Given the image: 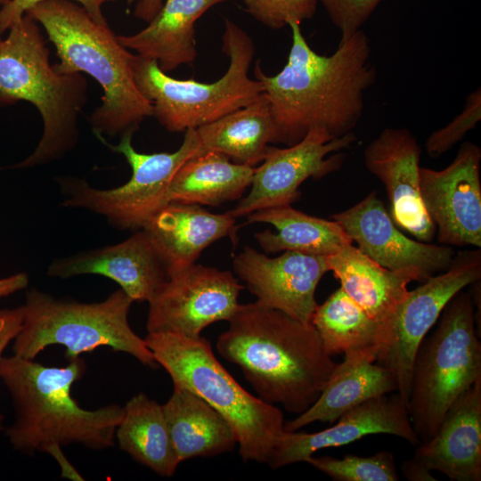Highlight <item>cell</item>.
Instances as JSON below:
<instances>
[{"label":"cell","instance_id":"cell-11","mask_svg":"<svg viewBox=\"0 0 481 481\" xmlns=\"http://www.w3.org/2000/svg\"><path fill=\"white\" fill-rule=\"evenodd\" d=\"M480 278L481 249L460 251L446 270L409 290L384 326V341L376 362L392 371L397 381L396 393L406 406L413 362L421 341L448 302Z\"/></svg>","mask_w":481,"mask_h":481},{"label":"cell","instance_id":"cell-22","mask_svg":"<svg viewBox=\"0 0 481 481\" xmlns=\"http://www.w3.org/2000/svg\"><path fill=\"white\" fill-rule=\"evenodd\" d=\"M344 354V361L336 364L316 401L298 417L285 422V431H298L316 421L334 423L354 407L397 391L392 371L374 363L377 349H356Z\"/></svg>","mask_w":481,"mask_h":481},{"label":"cell","instance_id":"cell-7","mask_svg":"<svg viewBox=\"0 0 481 481\" xmlns=\"http://www.w3.org/2000/svg\"><path fill=\"white\" fill-rule=\"evenodd\" d=\"M222 51L229 58L225 73L207 83L176 79L163 72L155 60L135 54L133 71L141 93L151 102L152 116L172 133L196 129L257 100L262 84L249 70L255 55L249 34L224 19Z\"/></svg>","mask_w":481,"mask_h":481},{"label":"cell","instance_id":"cell-19","mask_svg":"<svg viewBox=\"0 0 481 481\" xmlns=\"http://www.w3.org/2000/svg\"><path fill=\"white\" fill-rule=\"evenodd\" d=\"M51 277L99 274L116 281L135 302H149L167 279V270L143 229L118 244L53 261Z\"/></svg>","mask_w":481,"mask_h":481},{"label":"cell","instance_id":"cell-10","mask_svg":"<svg viewBox=\"0 0 481 481\" xmlns=\"http://www.w3.org/2000/svg\"><path fill=\"white\" fill-rule=\"evenodd\" d=\"M134 132L121 135L117 145L96 136L115 152L122 154L132 169L130 179L109 190L90 186L83 180L61 183L66 194L63 206L81 208L105 216L121 229L140 230L169 203L168 190L174 175L191 157L200 152L196 129L184 132L181 146L173 152L141 153L132 144Z\"/></svg>","mask_w":481,"mask_h":481},{"label":"cell","instance_id":"cell-4","mask_svg":"<svg viewBox=\"0 0 481 481\" xmlns=\"http://www.w3.org/2000/svg\"><path fill=\"white\" fill-rule=\"evenodd\" d=\"M45 30L57 51L61 74L87 73L102 88V104L89 121L95 135L116 136L135 132L152 117L151 102L139 90L133 54L108 24L95 21L72 0H45L27 12Z\"/></svg>","mask_w":481,"mask_h":481},{"label":"cell","instance_id":"cell-37","mask_svg":"<svg viewBox=\"0 0 481 481\" xmlns=\"http://www.w3.org/2000/svg\"><path fill=\"white\" fill-rule=\"evenodd\" d=\"M401 471L404 477L410 481H434L436 478L421 462L412 459L406 460L401 466Z\"/></svg>","mask_w":481,"mask_h":481},{"label":"cell","instance_id":"cell-33","mask_svg":"<svg viewBox=\"0 0 481 481\" xmlns=\"http://www.w3.org/2000/svg\"><path fill=\"white\" fill-rule=\"evenodd\" d=\"M246 11L265 26L280 29L314 17L317 0H243Z\"/></svg>","mask_w":481,"mask_h":481},{"label":"cell","instance_id":"cell-26","mask_svg":"<svg viewBox=\"0 0 481 481\" xmlns=\"http://www.w3.org/2000/svg\"><path fill=\"white\" fill-rule=\"evenodd\" d=\"M265 223L275 232H257L255 239L266 253L296 251L329 257L353 243L335 220L307 215L290 205L263 208L247 216V224Z\"/></svg>","mask_w":481,"mask_h":481},{"label":"cell","instance_id":"cell-2","mask_svg":"<svg viewBox=\"0 0 481 481\" xmlns=\"http://www.w3.org/2000/svg\"><path fill=\"white\" fill-rule=\"evenodd\" d=\"M217 338V353L237 365L263 401L298 415L319 397L336 363L311 323L257 301L239 306Z\"/></svg>","mask_w":481,"mask_h":481},{"label":"cell","instance_id":"cell-36","mask_svg":"<svg viewBox=\"0 0 481 481\" xmlns=\"http://www.w3.org/2000/svg\"><path fill=\"white\" fill-rule=\"evenodd\" d=\"M23 306L0 310V359L7 345L15 338L21 329ZM4 416L0 413V430L3 428Z\"/></svg>","mask_w":481,"mask_h":481},{"label":"cell","instance_id":"cell-27","mask_svg":"<svg viewBox=\"0 0 481 481\" xmlns=\"http://www.w3.org/2000/svg\"><path fill=\"white\" fill-rule=\"evenodd\" d=\"M200 152L215 151L236 164L255 167L273 143L274 123L263 94L257 100L196 128Z\"/></svg>","mask_w":481,"mask_h":481},{"label":"cell","instance_id":"cell-1","mask_svg":"<svg viewBox=\"0 0 481 481\" xmlns=\"http://www.w3.org/2000/svg\"><path fill=\"white\" fill-rule=\"evenodd\" d=\"M288 26L291 46L281 70L269 76L259 61L254 69L270 103L273 143L292 145L314 127L335 137L353 132L364 111L365 93L377 78L367 35L358 29L340 37L331 54L322 55L311 48L300 23Z\"/></svg>","mask_w":481,"mask_h":481},{"label":"cell","instance_id":"cell-18","mask_svg":"<svg viewBox=\"0 0 481 481\" xmlns=\"http://www.w3.org/2000/svg\"><path fill=\"white\" fill-rule=\"evenodd\" d=\"M336 423L314 433L284 431L267 465L276 469L305 461L319 450L346 445L363 436L387 434L418 445L406 404L396 392L371 398L341 415Z\"/></svg>","mask_w":481,"mask_h":481},{"label":"cell","instance_id":"cell-5","mask_svg":"<svg viewBox=\"0 0 481 481\" xmlns=\"http://www.w3.org/2000/svg\"><path fill=\"white\" fill-rule=\"evenodd\" d=\"M38 23L25 13L0 37V105L20 101L40 112L43 135L34 152L13 168L53 160L72 149L78 137L77 119L87 101L81 73L61 74L50 64V52Z\"/></svg>","mask_w":481,"mask_h":481},{"label":"cell","instance_id":"cell-23","mask_svg":"<svg viewBox=\"0 0 481 481\" xmlns=\"http://www.w3.org/2000/svg\"><path fill=\"white\" fill-rule=\"evenodd\" d=\"M230 0H166L148 26L118 36L122 45L155 60L165 72L192 64L197 57L195 22L212 6Z\"/></svg>","mask_w":481,"mask_h":481},{"label":"cell","instance_id":"cell-42","mask_svg":"<svg viewBox=\"0 0 481 481\" xmlns=\"http://www.w3.org/2000/svg\"><path fill=\"white\" fill-rule=\"evenodd\" d=\"M7 1H8V0H0V2L3 3V4H4V3H6Z\"/></svg>","mask_w":481,"mask_h":481},{"label":"cell","instance_id":"cell-31","mask_svg":"<svg viewBox=\"0 0 481 481\" xmlns=\"http://www.w3.org/2000/svg\"><path fill=\"white\" fill-rule=\"evenodd\" d=\"M305 462L335 481L399 480L394 455L389 451H379L369 456L349 454L341 459L312 455Z\"/></svg>","mask_w":481,"mask_h":481},{"label":"cell","instance_id":"cell-17","mask_svg":"<svg viewBox=\"0 0 481 481\" xmlns=\"http://www.w3.org/2000/svg\"><path fill=\"white\" fill-rule=\"evenodd\" d=\"M420 156L409 129L386 127L364 149L363 161L387 190L393 221L418 240L430 242L436 231L420 197Z\"/></svg>","mask_w":481,"mask_h":481},{"label":"cell","instance_id":"cell-34","mask_svg":"<svg viewBox=\"0 0 481 481\" xmlns=\"http://www.w3.org/2000/svg\"><path fill=\"white\" fill-rule=\"evenodd\" d=\"M382 0H317L324 7L341 37H348L367 21Z\"/></svg>","mask_w":481,"mask_h":481},{"label":"cell","instance_id":"cell-6","mask_svg":"<svg viewBox=\"0 0 481 481\" xmlns=\"http://www.w3.org/2000/svg\"><path fill=\"white\" fill-rule=\"evenodd\" d=\"M144 339L174 385L200 396L227 420L243 461L267 464L285 431L281 410L244 389L216 359L206 338L148 332Z\"/></svg>","mask_w":481,"mask_h":481},{"label":"cell","instance_id":"cell-21","mask_svg":"<svg viewBox=\"0 0 481 481\" xmlns=\"http://www.w3.org/2000/svg\"><path fill=\"white\" fill-rule=\"evenodd\" d=\"M143 229L168 276L194 264L213 242L224 237L236 242L237 225L229 212L213 214L200 205L169 202Z\"/></svg>","mask_w":481,"mask_h":481},{"label":"cell","instance_id":"cell-8","mask_svg":"<svg viewBox=\"0 0 481 481\" xmlns=\"http://www.w3.org/2000/svg\"><path fill=\"white\" fill-rule=\"evenodd\" d=\"M421 341L412 366L408 412L420 443L431 438L446 412L481 379V344L469 291H459Z\"/></svg>","mask_w":481,"mask_h":481},{"label":"cell","instance_id":"cell-35","mask_svg":"<svg viewBox=\"0 0 481 481\" xmlns=\"http://www.w3.org/2000/svg\"><path fill=\"white\" fill-rule=\"evenodd\" d=\"M45 0H8L0 9V37L13 23L35 4ZM82 5L91 17L101 24H108L102 14V5L116 0H72Z\"/></svg>","mask_w":481,"mask_h":481},{"label":"cell","instance_id":"cell-25","mask_svg":"<svg viewBox=\"0 0 481 481\" xmlns=\"http://www.w3.org/2000/svg\"><path fill=\"white\" fill-rule=\"evenodd\" d=\"M162 408L180 463L192 458L220 455L238 444L227 420L200 396L183 387L174 385Z\"/></svg>","mask_w":481,"mask_h":481},{"label":"cell","instance_id":"cell-40","mask_svg":"<svg viewBox=\"0 0 481 481\" xmlns=\"http://www.w3.org/2000/svg\"><path fill=\"white\" fill-rule=\"evenodd\" d=\"M163 0H138L135 8V16L145 22H150L159 12Z\"/></svg>","mask_w":481,"mask_h":481},{"label":"cell","instance_id":"cell-13","mask_svg":"<svg viewBox=\"0 0 481 481\" xmlns=\"http://www.w3.org/2000/svg\"><path fill=\"white\" fill-rule=\"evenodd\" d=\"M356 140L354 132L335 137L314 127L292 145L268 146L261 165L255 167L249 192L228 212L236 218L263 208L291 205L300 198L299 186L306 179L322 178L339 169L345 159L341 151Z\"/></svg>","mask_w":481,"mask_h":481},{"label":"cell","instance_id":"cell-41","mask_svg":"<svg viewBox=\"0 0 481 481\" xmlns=\"http://www.w3.org/2000/svg\"><path fill=\"white\" fill-rule=\"evenodd\" d=\"M128 4H131L133 2H137L138 0H126Z\"/></svg>","mask_w":481,"mask_h":481},{"label":"cell","instance_id":"cell-3","mask_svg":"<svg viewBox=\"0 0 481 481\" xmlns=\"http://www.w3.org/2000/svg\"><path fill=\"white\" fill-rule=\"evenodd\" d=\"M85 371L81 357L69 360L63 367L45 366L15 355L1 357L0 379L16 412L5 434L15 450L34 454L53 444H77L95 451L114 446L124 407L117 404L96 410L81 407L71 396V387Z\"/></svg>","mask_w":481,"mask_h":481},{"label":"cell","instance_id":"cell-39","mask_svg":"<svg viewBox=\"0 0 481 481\" xmlns=\"http://www.w3.org/2000/svg\"><path fill=\"white\" fill-rule=\"evenodd\" d=\"M29 284V276L25 273H19L0 279V298L12 295L25 289Z\"/></svg>","mask_w":481,"mask_h":481},{"label":"cell","instance_id":"cell-38","mask_svg":"<svg viewBox=\"0 0 481 481\" xmlns=\"http://www.w3.org/2000/svg\"><path fill=\"white\" fill-rule=\"evenodd\" d=\"M51 454L58 462L61 470V477L71 480H84L82 476L76 470L72 464L61 451V446L53 444L46 448L45 452Z\"/></svg>","mask_w":481,"mask_h":481},{"label":"cell","instance_id":"cell-14","mask_svg":"<svg viewBox=\"0 0 481 481\" xmlns=\"http://www.w3.org/2000/svg\"><path fill=\"white\" fill-rule=\"evenodd\" d=\"M481 149L463 143L446 167H420V192L438 242L481 248Z\"/></svg>","mask_w":481,"mask_h":481},{"label":"cell","instance_id":"cell-9","mask_svg":"<svg viewBox=\"0 0 481 481\" xmlns=\"http://www.w3.org/2000/svg\"><path fill=\"white\" fill-rule=\"evenodd\" d=\"M133 302L121 289L94 303L61 300L31 289L22 306L23 322L13 339V355L34 360L47 346L61 345L65 357L72 360L105 346L156 368L158 363L145 339L128 322Z\"/></svg>","mask_w":481,"mask_h":481},{"label":"cell","instance_id":"cell-16","mask_svg":"<svg viewBox=\"0 0 481 481\" xmlns=\"http://www.w3.org/2000/svg\"><path fill=\"white\" fill-rule=\"evenodd\" d=\"M233 271L260 305L311 323L316 288L330 271L327 257L284 251L270 257L250 246L234 257Z\"/></svg>","mask_w":481,"mask_h":481},{"label":"cell","instance_id":"cell-30","mask_svg":"<svg viewBox=\"0 0 481 481\" xmlns=\"http://www.w3.org/2000/svg\"><path fill=\"white\" fill-rule=\"evenodd\" d=\"M311 324L330 355L369 348L377 349L379 354L383 345L382 326L341 287L333 291L322 305L316 306Z\"/></svg>","mask_w":481,"mask_h":481},{"label":"cell","instance_id":"cell-20","mask_svg":"<svg viewBox=\"0 0 481 481\" xmlns=\"http://www.w3.org/2000/svg\"><path fill=\"white\" fill-rule=\"evenodd\" d=\"M413 458L452 481L481 480V379L446 412L434 436Z\"/></svg>","mask_w":481,"mask_h":481},{"label":"cell","instance_id":"cell-32","mask_svg":"<svg viewBox=\"0 0 481 481\" xmlns=\"http://www.w3.org/2000/svg\"><path fill=\"white\" fill-rule=\"evenodd\" d=\"M481 119V89L467 96L463 110L444 126L432 132L426 140L425 148L432 158H438L461 141Z\"/></svg>","mask_w":481,"mask_h":481},{"label":"cell","instance_id":"cell-15","mask_svg":"<svg viewBox=\"0 0 481 481\" xmlns=\"http://www.w3.org/2000/svg\"><path fill=\"white\" fill-rule=\"evenodd\" d=\"M331 217L362 253L387 269L414 272L420 282L446 270L455 255L451 246L414 240L402 233L375 191Z\"/></svg>","mask_w":481,"mask_h":481},{"label":"cell","instance_id":"cell-28","mask_svg":"<svg viewBox=\"0 0 481 481\" xmlns=\"http://www.w3.org/2000/svg\"><path fill=\"white\" fill-rule=\"evenodd\" d=\"M254 170L218 152H200L187 159L174 175L168 200L220 206L242 196L251 185Z\"/></svg>","mask_w":481,"mask_h":481},{"label":"cell","instance_id":"cell-29","mask_svg":"<svg viewBox=\"0 0 481 481\" xmlns=\"http://www.w3.org/2000/svg\"><path fill=\"white\" fill-rule=\"evenodd\" d=\"M116 428L121 450L158 475L172 477L180 461L175 452L162 405L144 393L127 401Z\"/></svg>","mask_w":481,"mask_h":481},{"label":"cell","instance_id":"cell-24","mask_svg":"<svg viewBox=\"0 0 481 481\" xmlns=\"http://www.w3.org/2000/svg\"><path fill=\"white\" fill-rule=\"evenodd\" d=\"M327 263L342 289L382 328L406 298L408 284L420 281L414 272L381 266L353 243L327 257Z\"/></svg>","mask_w":481,"mask_h":481},{"label":"cell","instance_id":"cell-12","mask_svg":"<svg viewBox=\"0 0 481 481\" xmlns=\"http://www.w3.org/2000/svg\"><path fill=\"white\" fill-rule=\"evenodd\" d=\"M243 289L229 271L195 263L179 269L148 302L147 331L198 338L208 325L230 320Z\"/></svg>","mask_w":481,"mask_h":481}]
</instances>
